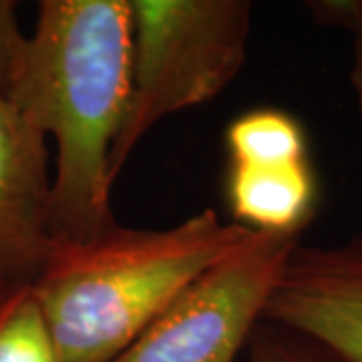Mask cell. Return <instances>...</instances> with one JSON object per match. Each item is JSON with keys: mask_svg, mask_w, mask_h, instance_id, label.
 Instances as JSON below:
<instances>
[{"mask_svg": "<svg viewBox=\"0 0 362 362\" xmlns=\"http://www.w3.org/2000/svg\"><path fill=\"white\" fill-rule=\"evenodd\" d=\"M129 89V0H42L4 95L57 145V242H90L119 226L109 159Z\"/></svg>", "mask_w": 362, "mask_h": 362, "instance_id": "obj_1", "label": "cell"}, {"mask_svg": "<svg viewBox=\"0 0 362 362\" xmlns=\"http://www.w3.org/2000/svg\"><path fill=\"white\" fill-rule=\"evenodd\" d=\"M202 209L171 228L52 240L33 282L57 362H111L195 280L252 238Z\"/></svg>", "mask_w": 362, "mask_h": 362, "instance_id": "obj_2", "label": "cell"}, {"mask_svg": "<svg viewBox=\"0 0 362 362\" xmlns=\"http://www.w3.org/2000/svg\"><path fill=\"white\" fill-rule=\"evenodd\" d=\"M131 89L109 175L165 117L216 99L247 59V0H129Z\"/></svg>", "mask_w": 362, "mask_h": 362, "instance_id": "obj_3", "label": "cell"}, {"mask_svg": "<svg viewBox=\"0 0 362 362\" xmlns=\"http://www.w3.org/2000/svg\"><path fill=\"white\" fill-rule=\"evenodd\" d=\"M300 235L252 233L111 362H240Z\"/></svg>", "mask_w": 362, "mask_h": 362, "instance_id": "obj_4", "label": "cell"}, {"mask_svg": "<svg viewBox=\"0 0 362 362\" xmlns=\"http://www.w3.org/2000/svg\"><path fill=\"white\" fill-rule=\"evenodd\" d=\"M262 322L282 326L362 362V233L334 246L292 252Z\"/></svg>", "mask_w": 362, "mask_h": 362, "instance_id": "obj_5", "label": "cell"}, {"mask_svg": "<svg viewBox=\"0 0 362 362\" xmlns=\"http://www.w3.org/2000/svg\"><path fill=\"white\" fill-rule=\"evenodd\" d=\"M47 137L0 93V282H35L52 246Z\"/></svg>", "mask_w": 362, "mask_h": 362, "instance_id": "obj_6", "label": "cell"}, {"mask_svg": "<svg viewBox=\"0 0 362 362\" xmlns=\"http://www.w3.org/2000/svg\"><path fill=\"white\" fill-rule=\"evenodd\" d=\"M226 204L233 223L250 232L302 233L318 206L310 156L230 159Z\"/></svg>", "mask_w": 362, "mask_h": 362, "instance_id": "obj_7", "label": "cell"}, {"mask_svg": "<svg viewBox=\"0 0 362 362\" xmlns=\"http://www.w3.org/2000/svg\"><path fill=\"white\" fill-rule=\"evenodd\" d=\"M0 362H57L33 282H0Z\"/></svg>", "mask_w": 362, "mask_h": 362, "instance_id": "obj_8", "label": "cell"}, {"mask_svg": "<svg viewBox=\"0 0 362 362\" xmlns=\"http://www.w3.org/2000/svg\"><path fill=\"white\" fill-rule=\"evenodd\" d=\"M240 362H346L332 350L282 326L259 322Z\"/></svg>", "mask_w": 362, "mask_h": 362, "instance_id": "obj_9", "label": "cell"}, {"mask_svg": "<svg viewBox=\"0 0 362 362\" xmlns=\"http://www.w3.org/2000/svg\"><path fill=\"white\" fill-rule=\"evenodd\" d=\"M312 16L328 26L346 28L352 35V66L350 87L362 115V0H320L306 4Z\"/></svg>", "mask_w": 362, "mask_h": 362, "instance_id": "obj_10", "label": "cell"}, {"mask_svg": "<svg viewBox=\"0 0 362 362\" xmlns=\"http://www.w3.org/2000/svg\"><path fill=\"white\" fill-rule=\"evenodd\" d=\"M25 37L16 16V2L0 0V93L6 90Z\"/></svg>", "mask_w": 362, "mask_h": 362, "instance_id": "obj_11", "label": "cell"}]
</instances>
